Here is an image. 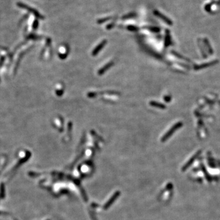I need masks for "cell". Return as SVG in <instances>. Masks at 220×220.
Listing matches in <instances>:
<instances>
[{
	"label": "cell",
	"instance_id": "obj_1",
	"mask_svg": "<svg viewBox=\"0 0 220 220\" xmlns=\"http://www.w3.org/2000/svg\"><path fill=\"white\" fill-rule=\"evenodd\" d=\"M182 125H183V124H182V122H177V124H174L170 129H169V130H168V132H167L166 134H165V135L163 136V141H164V140H167V139H168V138H169L170 137V136L174 133V132H175L176 130H178V129L179 128H180L182 126Z\"/></svg>",
	"mask_w": 220,
	"mask_h": 220
},
{
	"label": "cell",
	"instance_id": "obj_2",
	"mask_svg": "<svg viewBox=\"0 0 220 220\" xmlns=\"http://www.w3.org/2000/svg\"><path fill=\"white\" fill-rule=\"evenodd\" d=\"M216 63V61H212V62H210V63H204V64H202L201 66H197L196 67V69H203V68H204V67H207L211 66V65L215 64V63Z\"/></svg>",
	"mask_w": 220,
	"mask_h": 220
},
{
	"label": "cell",
	"instance_id": "obj_3",
	"mask_svg": "<svg viewBox=\"0 0 220 220\" xmlns=\"http://www.w3.org/2000/svg\"><path fill=\"white\" fill-rule=\"evenodd\" d=\"M150 105H152V106H154V107H158L159 108H162V109H164L165 108V106L163 104H161V103H159L158 102H150Z\"/></svg>",
	"mask_w": 220,
	"mask_h": 220
}]
</instances>
